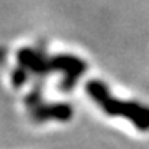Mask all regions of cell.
<instances>
[{
    "label": "cell",
    "instance_id": "1",
    "mask_svg": "<svg viewBox=\"0 0 149 149\" xmlns=\"http://www.w3.org/2000/svg\"><path fill=\"white\" fill-rule=\"evenodd\" d=\"M86 93L91 100L100 104L103 113L109 116H123L134 124L139 131L149 129V106L136 101H121L109 95L108 86L100 80H90L86 83Z\"/></svg>",
    "mask_w": 149,
    "mask_h": 149
},
{
    "label": "cell",
    "instance_id": "2",
    "mask_svg": "<svg viewBox=\"0 0 149 149\" xmlns=\"http://www.w3.org/2000/svg\"><path fill=\"white\" fill-rule=\"evenodd\" d=\"M50 65L53 71L63 73V80L60 83L61 91H71L76 86V81L83 76L86 71V63L81 58H76L73 55H56L50 58Z\"/></svg>",
    "mask_w": 149,
    "mask_h": 149
},
{
    "label": "cell",
    "instance_id": "6",
    "mask_svg": "<svg viewBox=\"0 0 149 149\" xmlns=\"http://www.w3.org/2000/svg\"><path fill=\"white\" fill-rule=\"evenodd\" d=\"M12 86H15V88H22L23 85H27L28 78H30V71L27 68H23V66H17L13 71H12Z\"/></svg>",
    "mask_w": 149,
    "mask_h": 149
},
{
    "label": "cell",
    "instance_id": "3",
    "mask_svg": "<svg viewBox=\"0 0 149 149\" xmlns=\"http://www.w3.org/2000/svg\"><path fill=\"white\" fill-rule=\"evenodd\" d=\"M17 60H18V65L27 68L37 80H45V76L53 71L50 65V58H47L43 50L20 48L17 53Z\"/></svg>",
    "mask_w": 149,
    "mask_h": 149
},
{
    "label": "cell",
    "instance_id": "5",
    "mask_svg": "<svg viewBox=\"0 0 149 149\" xmlns=\"http://www.w3.org/2000/svg\"><path fill=\"white\" fill-rule=\"evenodd\" d=\"M43 81L45 80H37L35 86H33V90L30 91L25 98V104H27L30 109L33 108H37L38 104H42V95H43Z\"/></svg>",
    "mask_w": 149,
    "mask_h": 149
},
{
    "label": "cell",
    "instance_id": "4",
    "mask_svg": "<svg viewBox=\"0 0 149 149\" xmlns=\"http://www.w3.org/2000/svg\"><path fill=\"white\" fill-rule=\"evenodd\" d=\"M30 118L35 123H43L47 119L70 121L73 118V108L68 103H53V104H38L30 109Z\"/></svg>",
    "mask_w": 149,
    "mask_h": 149
}]
</instances>
